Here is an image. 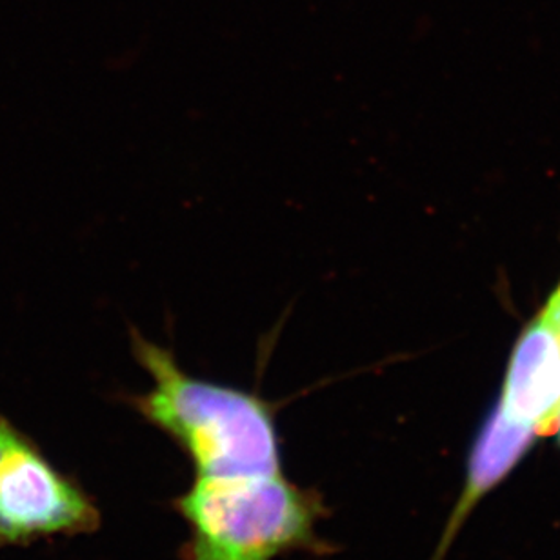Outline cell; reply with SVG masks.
I'll list each match as a JSON object with an SVG mask.
<instances>
[{"mask_svg": "<svg viewBox=\"0 0 560 560\" xmlns=\"http://www.w3.org/2000/svg\"><path fill=\"white\" fill-rule=\"evenodd\" d=\"M131 353L151 378L128 405L188 455L195 477L280 474L279 405L184 372L173 351L130 328Z\"/></svg>", "mask_w": 560, "mask_h": 560, "instance_id": "obj_1", "label": "cell"}, {"mask_svg": "<svg viewBox=\"0 0 560 560\" xmlns=\"http://www.w3.org/2000/svg\"><path fill=\"white\" fill-rule=\"evenodd\" d=\"M173 506L189 529L180 560H276L291 551H335L317 534L328 515L323 495L282 471L195 477Z\"/></svg>", "mask_w": 560, "mask_h": 560, "instance_id": "obj_2", "label": "cell"}, {"mask_svg": "<svg viewBox=\"0 0 560 560\" xmlns=\"http://www.w3.org/2000/svg\"><path fill=\"white\" fill-rule=\"evenodd\" d=\"M101 510L79 480L0 416V550L97 532Z\"/></svg>", "mask_w": 560, "mask_h": 560, "instance_id": "obj_3", "label": "cell"}, {"mask_svg": "<svg viewBox=\"0 0 560 560\" xmlns=\"http://www.w3.org/2000/svg\"><path fill=\"white\" fill-rule=\"evenodd\" d=\"M497 406L539 439L553 435L560 413V334L542 315L513 346Z\"/></svg>", "mask_w": 560, "mask_h": 560, "instance_id": "obj_4", "label": "cell"}, {"mask_svg": "<svg viewBox=\"0 0 560 560\" xmlns=\"http://www.w3.org/2000/svg\"><path fill=\"white\" fill-rule=\"evenodd\" d=\"M537 439L539 436L532 428L510 419L499 406L488 413L475 436L474 446L469 450L466 486L453 508L452 518L447 521L446 529L442 534L439 550L431 560L446 557L469 513L523 463Z\"/></svg>", "mask_w": 560, "mask_h": 560, "instance_id": "obj_5", "label": "cell"}, {"mask_svg": "<svg viewBox=\"0 0 560 560\" xmlns=\"http://www.w3.org/2000/svg\"><path fill=\"white\" fill-rule=\"evenodd\" d=\"M542 317L548 320V323L553 324L557 329H559L560 334V284L557 285L556 293L551 295L550 301L546 304V310L542 312Z\"/></svg>", "mask_w": 560, "mask_h": 560, "instance_id": "obj_6", "label": "cell"}, {"mask_svg": "<svg viewBox=\"0 0 560 560\" xmlns=\"http://www.w3.org/2000/svg\"><path fill=\"white\" fill-rule=\"evenodd\" d=\"M553 435H556L557 442H559L560 446V413L559 417H557L556 430H553Z\"/></svg>", "mask_w": 560, "mask_h": 560, "instance_id": "obj_7", "label": "cell"}]
</instances>
